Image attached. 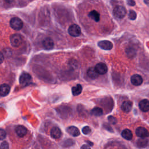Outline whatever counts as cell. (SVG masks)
Returning <instances> with one entry per match:
<instances>
[{"instance_id":"6da1fadb","label":"cell","mask_w":149,"mask_h":149,"mask_svg":"<svg viewBox=\"0 0 149 149\" xmlns=\"http://www.w3.org/2000/svg\"><path fill=\"white\" fill-rule=\"evenodd\" d=\"M10 26L15 30H20L23 28V23L20 18L18 17H14L10 21Z\"/></svg>"},{"instance_id":"7a4b0ae2","label":"cell","mask_w":149,"mask_h":149,"mask_svg":"<svg viewBox=\"0 0 149 149\" xmlns=\"http://www.w3.org/2000/svg\"><path fill=\"white\" fill-rule=\"evenodd\" d=\"M126 14V10L123 6H119L116 7L113 10V15L118 19L123 18Z\"/></svg>"},{"instance_id":"3957f363","label":"cell","mask_w":149,"mask_h":149,"mask_svg":"<svg viewBox=\"0 0 149 149\" xmlns=\"http://www.w3.org/2000/svg\"><path fill=\"white\" fill-rule=\"evenodd\" d=\"M10 42L12 46L14 47H18L22 44L23 42V38L22 36L19 34H14L10 37Z\"/></svg>"},{"instance_id":"277c9868","label":"cell","mask_w":149,"mask_h":149,"mask_svg":"<svg viewBox=\"0 0 149 149\" xmlns=\"http://www.w3.org/2000/svg\"><path fill=\"white\" fill-rule=\"evenodd\" d=\"M68 33L72 37H78L81 34V29L78 25H72L68 28Z\"/></svg>"},{"instance_id":"5b68a950","label":"cell","mask_w":149,"mask_h":149,"mask_svg":"<svg viewBox=\"0 0 149 149\" xmlns=\"http://www.w3.org/2000/svg\"><path fill=\"white\" fill-rule=\"evenodd\" d=\"M32 81V77L29 73H23L19 78V83L22 86H26L30 83Z\"/></svg>"},{"instance_id":"8992f818","label":"cell","mask_w":149,"mask_h":149,"mask_svg":"<svg viewBox=\"0 0 149 149\" xmlns=\"http://www.w3.org/2000/svg\"><path fill=\"white\" fill-rule=\"evenodd\" d=\"M98 46L100 48L104 50H110L113 47L112 43L108 40H103L98 43Z\"/></svg>"},{"instance_id":"52a82bcc","label":"cell","mask_w":149,"mask_h":149,"mask_svg":"<svg viewBox=\"0 0 149 149\" xmlns=\"http://www.w3.org/2000/svg\"><path fill=\"white\" fill-rule=\"evenodd\" d=\"M136 134L138 137L141 138H146L149 136L148 131L143 127H139L136 130Z\"/></svg>"},{"instance_id":"ba28073f","label":"cell","mask_w":149,"mask_h":149,"mask_svg":"<svg viewBox=\"0 0 149 149\" xmlns=\"http://www.w3.org/2000/svg\"><path fill=\"white\" fill-rule=\"evenodd\" d=\"M130 82L134 86H140L143 83V78L139 74H135L131 77Z\"/></svg>"},{"instance_id":"9c48e42d","label":"cell","mask_w":149,"mask_h":149,"mask_svg":"<svg viewBox=\"0 0 149 149\" xmlns=\"http://www.w3.org/2000/svg\"><path fill=\"white\" fill-rule=\"evenodd\" d=\"M96 70L100 74H104L108 71V68L107 65L103 62H100L96 65L95 67Z\"/></svg>"},{"instance_id":"30bf717a","label":"cell","mask_w":149,"mask_h":149,"mask_svg":"<svg viewBox=\"0 0 149 149\" xmlns=\"http://www.w3.org/2000/svg\"><path fill=\"white\" fill-rule=\"evenodd\" d=\"M88 17L95 22H99L100 21V14L96 10H92L88 14Z\"/></svg>"},{"instance_id":"8fae6325","label":"cell","mask_w":149,"mask_h":149,"mask_svg":"<svg viewBox=\"0 0 149 149\" xmlns=\"http://www.w3.org/2000/svg\"><path fill=\"white\" fill-rule=\"evenodd\" d=\"M43 47L47 50H51L54 48V43L53 40L49 37H47L43 41Z\"/></svg>"},{"instance_id":"7c38bea8","label":"cell","mask_w":149,"mask_h":149,"mask_svg":"<svg viewBox=\"0 0 149 149\" xmlns=\"http://www.w3.org/2000/svg\"><path fill=\"white\" fill-rule=\"evenodd\" d=\"M51 137L54 139H59L62 136V132L58 127H54L52 128L50 132Z\"/></svg>"},{"instance_id":"4fadbf2b","label":"cell","mask_w":149,"mask_h":149,"mask_svg":"<svg viewBox=\"0 0 149 149\" xmlns=\"http://www.w3.org/2000/svg\"><path fill=\"white\" fill-rule=\"evenodd\" d=\"M11 90L10 86L7 84H3L0 86V96L5 97L7 96Z\"/></svg>"},{"instance_id":"5bb4252c","label":"cell","mask_w":149,"mask_h":149,"mask_svg":"<svg viewBox=\"0 0 149 149\" xmlns=\"http://www.w3.org/2000/svg\"><path fill=\"white\" fill-rule=\"evenodd\" d=\"M139 106L141 111L146 112L149 111V101L147 99L142 100L140 101Z\"/></svg>"},{"instance_id":"9a60e30c","label":"cell","mask_w":149,"mask_h":149,"mask_svg":"<svg viewBox=\"0 0 149 149\" xmlns=\"http://www.w3.org/2000/svg\"><path fill=\"white\" fill-rule=\"evenodd\" d=\"M87 74H88V76L92 79H97L100 74L96 70V68L93 67H91L88 69L87 71Z\"/></svg>"},{"instance_id":"2e32d148","label":"cell","mask_w":149,"mask_h":149,"mask_svg":"<svg viewBox=\"0 0 149 149\" xmlns=\"http://www.w3.org/2000/svg\"><path fill=\"white\" fill-rule=\"evenodd\" d=\"M15 132L19 137H24L25 135H26L28 130L25 126L22 125H19L17 126V128H15Z\"/></svg>"},{"instance_id":"e0dca14e","label":"cell","mask_w":149,"mask_h":149,"mask_svg":"<svg viewBox=\"0 0 149 149\" xmlns=\"http://www.w3.org/2000/svg\"><path fill=\"white\" fill-rule=\"evenodd\" d=\"M67 132L69 135L74 137L78 136L80 135V131L79 129L77 127L74 126H71L68 127L67 129Z\"/></svg>"},{"instance_id":"ac0fdd59","label":"cell","mask_w":149,"mask_h":149,"mask_svg":"<svg viewBox=\"0 0 149 149\" xmlns=\"http://www.w3.org/2000/svg\"><path fill=\"white\" fill-rule=\"evenodd\" d=\"M133 106V103L130 101H124L121 106L122 110L125 112H129L131 111Z\"/></svg>"},{"instance_id":"d6986e66","label":"cell","mask_w":149,"mask_h":149,"mask_svg":"<svg viewBox=\"0 0 149 149\" xmlns=\"http://www.w3.org/2000/svg\"><path fill=\"white\" fill-rule=\"evenodd\" d=\"M122 136L126 140H132V137H133V134L131 132V130H130L129 129H124L121 133Z\"/></svg>"},{"instance_id":"ffe728a7","label":"cell","mask_w":149,"mask_h":149,"mask_svg":"<svg viewBox=\"0 0 149 149\" xmlns=\"http://www.w3.org/2000/svg\"><path fill=\"white\" fill-rule=\"evenodd\" d=\"M82 92V86L80 84H78L76 86H74L72 88V95L74 96L81 95Z\"/></svg>"},{"instance_id":"44dd1931","label":"cell","mask_w":149,"mask_h":149,"mask_svg":"<svg viewBox=\"0 0 149 149\" xmlns=\"http://www.w3.org/2000/svg\"><path fill=\"white\" fill-rule=\"evenodd\" d=\"M103 114V110L100 107H95L91 111V114L96 117H100Z\"/></svg>"},{"instance_id":"7402d4cb","label":"cell","mask_w":149,"mask_h":149,"mask_svg":"<svg viewBox=\"0 0 149 149\" xmlns=\"http://www.w3.org/2000/svg\"><path fill=\"white\" fill-rule=\"evenodd\" d=\"M147 143H148V141L144 139V138H142V139H140L139 140H138L137 142V145L139 147H146L147 145Z\"/></svg>"},{"instance_id":"603a6c76","label":"cell","mask_w":149,"mask_h":149,"mask_svg":"<svg viewBox=\"0 0 149 149\" xmlns=\"http://www.w3.org/2000/svg\"><path fill=\"white\" fill-rule=\"evenodd\" d=\"M129 19L132 21H134L136 19V17H137V14L136 13L133 11V10H130L129 11Z\"/></svg>"},{"instance_id":"cb8c5ba5","label":"cell","mask_w":149,"mask_h":149,"mask_svg":"<svg viewBox=\"0 0 149 149\" xmlns=\"http://www.w3.org/2000/svg\"><path fill=\"white\" fill-rule=\"evenodd\" d=\"M91 131H92V130H91L90 128L88 126H86L84 128H83V129H82V132L85 135L90 134L91 133Z\"/></svg>"},{"instance_id":"d4e9b609","label":"cell","mask_w":149,"mask_h":149,"mask_svg":"<svg viewBox=\"0 0 149 149\" xmlns=\"http://www.w3.org/2000/svg\"><path fill=\"white\" fill-rule=\"evenodd\" d=\"M6 136L7 133L6 131L3 129H0V140H4L6 137Z\"/></svg>"},{"instance_id":"484cf974","label":"cell","mask_w":149,"mask_h":149,"mask_svg":"<svg viewBox=\"0 0 149 149\" xmlns=\"http://www.w3.org/2000/svg\"><path fill=\"white\" fill-rule=\"evenodd\" d=\"M0 148H3V149H8L9 148V144L7 141H3L1 146H0Z\"/></svg>"},{"instance_id":"4316f807","label":"cell","mask_w":149,"mask_h":149,"mask_svg":"<svg viewBox=\"0 0 149 149\" xmlns=\"http://www.w3.org/2000/svg\"><path fill=\"white\" fill-rule=\"evenodd\" d=\"M108 121L112 124H115L117 123V119L115 117H112V116H110L108 118Z\"/></svg>"},{"instance_id":"83f0119b","label":"cell","mask_w":149,"mask_h":149,"mask_svg":"<svg viewBox=\"0 0 149 149\" xmlns=\"http://www.w3.org/2000/svg\"><path fill=\"white\" fill-rule=\"evenodd\" d=\"M127 3L129 6H134L135 5V2L134 1V0H127Z\"/></svg>"},{"instance_id":"f1b7e54d","label":"cell","mask_w":149,"mask_h":149,"mask_svg":"<svg viewBox=\"0 0 149 149\" xmlns=\"http://www.w3.org/2000/svg\"><path fill=\"white\" fill-rule=\"evenodd\" d=\"M4 55H3V53L1 51H0V64L3 63V62L4 61Z\"/></svg>"},{"instance_id":"f546056e","label":"cell","mask_w":149,"mask_h":149,"mask_svg":"<svg viewBox=\"0 0 149 149\" xmlns=\"http://www.w3.org/2000/svg\"><path fill=\"white\" fill-rule=\"evenodd\" d=\"M104 127H105V128L106 129H107L108 130H109V131H112V129L110 126V125H106V126H104Z\"/></svg>"},{"instance_id":"4dcf8cb0","label":"cell","mask_w":149,"mask_h":149,"mask_svg":"<svg viewBox=\"0 0 149 149\" xmlns=\"http://www.w3.org/2000/svg\"><path fill=\"white\" fill-rule=\"evenodd\" d=\"M90 147L88 144H84L83 146L81 147V148H90Z\"/></svg>"},{"instance_id":"1f68e13d","label":"cell","mask_w":149,"mask_h":149,"mask_svg":"<svg viewBox=\"0 0 149 149\" xmlns=\"http://www.w3.org/2000/svg\"><path fill=\"white\" fill-rule=\"evenodd\" d=\"M4 1L8 4H11L14 1V0H4Z\"/></svg>"},{"instance_id":"d6a6232c","label":"cell","mask_w":149,"mask_h":149,"mask_svg":"<svg viewBox=\"0 0 149 149\" xmlns=\"http://www.w3.org/2000/svg\"><path fill=\"white\" fill-rule=\"evenodd\" d=\"M144 3L146 4L147 6L149 7V0H144Z\"/></svg>"}]
</instances>
